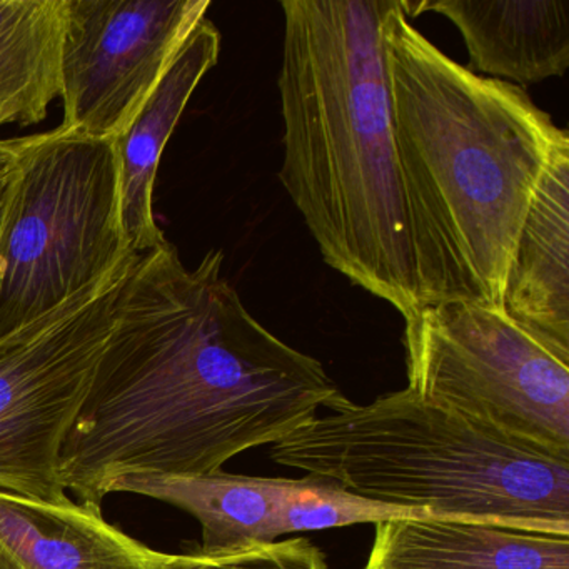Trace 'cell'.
Listing matches in <instances>:
<instances>
[{"mask_svg":"<svg viewBox=\"0 0 569 569\" xmlns=\"http://www.w3.org/2000/svg\"><path fill=\"white\" fill-rule=\"evenodd\" d=\"M139 258L0 341V491L71 501L61 476L62 446L84 405Z\"/></svg>","mask_w":569,"mask_h":569,"instance_id":"obj_7","label":"cell"},{"mask_svg":"<svg viewBox=\"0 0 569 569\" xmlns=\"http://www.w3.org/2000/svg\"><path fill=\"white\" fill-rule=\"evenodd\" d=\"M569 138L552 154L512 249L501 308L569 351Z\"/></svg>","mask_w":569,"mask_h":569,"instance_id":"obj_12","label":"cell"},{"mask_svg":"<svg viewBox=\"0 0 569 569\" xmlns=\"http://www.w3.org/2000/svg\"><path fill=\"white\" fill-rule=\"evenodd\" d=\"M362 569H569V538L455 519H389L376 525Z\"/></svg>","mask_w":569,"mask_h":569,"instance_id":"obj_13","label":"cell"},{"mask_svg":"<svg viewBox=\"0 0 569 569\" xmlns=\"http://www.w3.org/2000/svg\"><path fill=\"white\" fill-rule=\"evenodd\" d=\"M171 561L109 525L101 506L0 491V569H168Z\"/></svg>","mask_w":569,"mask_h":569,"instance_id":"obj_11","label":"cell"},{"mask_svg":"<svg viewBox=\"0 0 569 569\" xmlns=\"http://www.w3.org/2000/svg\"><path fill=\"white\" fill-rule=\"evenodd\" d=\"M209 8V0H68L61 128L118 138Z\"/></svg>","mask_w":569,"mask_h":569,"instance_id":"obj_8","label":"cell"},{"mask_svg":"<svg viewBox=\"0 0 569 569\" xmlns=\"http://www.w3.org/2000/svg\"><path fill=\"white\" fill-rule=\"evenodd\" d=\"M126 242L112 139H14L0 226V341L138 258Z\"/></svg>","mask_w":569,"mask_h":569,"instance_id":"obj_5","label":"cell"},{"mask_svg":"<svg viewBox=\"0 0 569 569\" xmlns=\"http://www.w3.org/2000/svg\"><path fill=\"white\" fill-rule=\"evenodd\" d=\"M325 416L271 446V459L362 498L569 538V458L509 438L409 391Z\"/></svg>","mask_w":569,"mask_h":569,"instance_id":"obj_4","label":"cell"},{"mask_svg":"<svg viewBox=\"0 0 569 569\" xmlns=\"http://www.w3.org/2000/svg\"><path fill=\"white\" fill-rule=\"evenodd\" d=\"M385 46L419 302L501 308L516 239L568 131L525 89L439 51L412 28L402 0Z\"/></svg>","mask_w":569,"mask_h":569,"instance_id":"obj_2","label":"cell"},{"mask_svg":"<svg viewBox=\"0 0 569 569\" xmlns=\"http://www.w3.org/2000/svg\"><path fill=\"white\" fill-rule=\"evenodd\" d=\"M396 0H284L279 181L322 261L402 318L421 309L385 28Z\"/></svg>","mask_w":569,"mask_h":569,"instance_id":"obj_3","label":"cell"},{"mask_svg":"<svg viewBox=\"0 0 569 569\" xmlns=\"http://www.w3.org/2000/svg\"><path fill=\"white\" fill-rule=\"evenodd\" d=\"M402 342L422 401L569 458V351L502 308L461 301L421 306Z\"/></svg>","mask_w":569,"mask_h":569,"instance_id":"obj_6","label":"cell"},{"mask_svg":"<svg viewBox=\"0 0 569 569\" xmlns=\"http://www.w3.org/2000/svg\"><path fill=\"white\" fill-rule=\"evenodd\" d=\"M12 176V156L9 161L0 164V226L4 218L6 201H8L9 184H11Z\"/></svg>","mask_w":569,"mask_h":569,"instance_id":"obj_17","label":"cell"},{"mask_svg":"<svg viewBox=\"0 0 569 569\" xmlns=\"http://www.w3.org/2000/svg\"><path fill=\"white\" fill-rule=\"evenodd\" d=\"M212 249L166 242L136 262L61 451L66 489L101 506L124 476H206L298 431L341 396L325 366L266 329Z\"/></svg>","mask_w":569,"mask_h":569,"instance_id":"obj_1","label":"cell"},{"mask_svg":"<svg viewBox=\"0 0 569 569\" xmlns=\"http://www.w3.org/2000/svg\"><path fill=\"white\" fill-rule=\"evenodd\" d=\"M402 518H435L428 509L405 508L362 498L331 479L306 475L282 479L281 536L321 531L362 522Z\"/></svg>","mask_w":569,"mask_h":569,"instance_id":"obj_16","label":"cell"},{"mask_svg":"<svg viewBox=\"0 0 569 569\" xmlns=\"http://www.w3.org/2000/svg\"><path fill=\"white\" fill-rule=\"evenodd\" d=\"M12 151H14V139H9V141H0V164L11 159Z\"/></svg>","mask_w":569,"mask_h":569,"instance_id":"obj_18","label":"cell"},{"mask_svg":"<svg viewBox=\"0 0 569 569\" xmlns=\"http://www.w3.org/2000/svg\"><path fill=\"white\" fill-rule=\"evenodd\" d=\"M402 8L408 19H448L475 74L525 89L568 71L569 0H402Z\"/></svg>","mask_w":569,"mask_h":569,"instance_id":"obj_9","label":"cell"},{"mask_svg":"<svg viewBox=\"0 0 569 569\" xmlns=\"http://www.w3.org/2000/svg\"><path fill=\"white\" fill-rule=\"evenodd\" d=\"M68 0H0V128L34 126L61 98Z\"/></svg>","mask_w":569,"mask_h":569,"instance_id":"obj_15","label":"cell"},{"mask_svg":"<svg viewBox=\"0 0 569 569\" xmlns=\"http://www.w3.org/2000/svg\"><path fill=\"white\" fill-rule=\"evenodd\" d=\"M282 479L229 475L124 476L112 492L146 496L168 502L198 519L201 552L236 551L281 538Z\"/></svg>","mask_w":569,"mask_h":569,"instance_id":"obj_14","label":"cell"},{"mask_svg":"<svg viewBox=\"0 0 569 569\" xmlns=\"http://www.w3.org/2000/svg\"><path fill=\"white\" fill-rule=\"evenodd\" d=\"M219 56L221 32L204 18L128 128L112 139L118 156L122 229L132 252L142 256L168 242L152 209L159 164L186 106L206 74L216 68Z\"/></svg>","mask_w":569,"mask_h":569,"instance_id":"obj_10","label":"cell"}]
</instances>
